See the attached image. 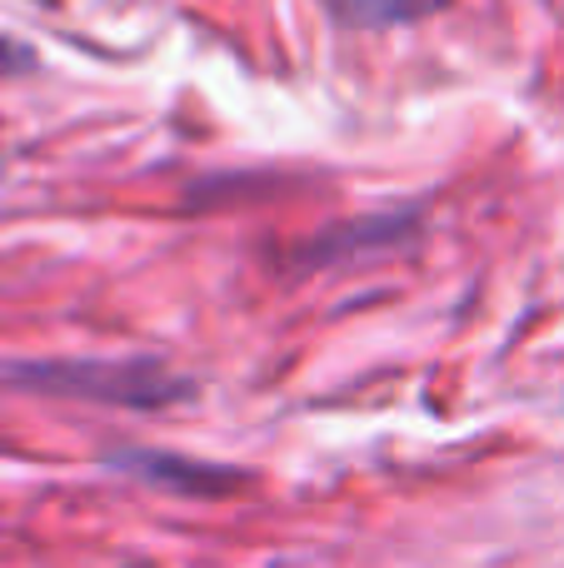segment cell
<instances>
[{"mask_svg": "<svg viewBox=\"0 0 564 568\" xmlns=\"http://www.w3.org/2000/svg\"><path fill=\"white\" fill-rule=\"evenodd\" d=\"M16 70H30V50H20L16 40L0 36V80L16 75Z\"/></svg>", "mask_w": 564, "mask_h": 568, "instance_id": "4", "label": "cell"}, {"mask_svg": "<svg viewBox=\"0 0 564 568\" xmlns=\"http://www.w3.org/2000/svg\"><path fill=\"white\" fill-rule=\"evenodd\" d=\"M445 6L450 0H350V16L365 26H405V20H425Z\"/></svg>", "mask_w": 564, "mask_h": 568, "instance_id": "3", "label": "cell"}, {"mask_svg": "<svg viewBox=\"0 0 564 568\" xmlns=\"http://www.w3.org/2000/svg\"><path fill=\"white\" fill-rule=\"evenodd\" d=\"M16 384L46 394H70V399H100V404H175L190 399V384L165 374L160 364L145 359H40V364H16Z\"/></svg>", "mask_w": 564, "mask_h": 568, "instance_id": "1", "label": "cell"}, {"mask_svg": "<svg viewBox=\"0 0 564 568\" xmlns=\"http://www.w3.org/2000/svg\"><path fill=\"white\" fill-rule=\"evenodd\" d=\"M120 469L140 474V479H150V484L185 489V494H225V489H240V484H245L235 469L195 464V459H180V454H120Z\"/></svg>", "mask_w": 564, "mask_h": 568, "instance_id": "2", "label": "cell"}]
</instances>
